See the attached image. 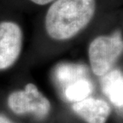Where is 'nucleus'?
<instances>
[{"mask_svg":"<svg viewBox=\"0 0 123 123\" xmlns=\"http://www.w3.org/2000/svg\"><path fill=\"white\" fill-rule=\"evenodd\" d=\"M93 90V83L86 78H82L68 85L62 93L68 101L78 102L87 98Z\"/></svg>","mask_w":123,"mask_h":123,"instance_id":"8","label":"nucleus"},{"mask_svg":"<svg viewBox=\"0 0 123 123\" xmlns=\"http://www.w3.org/2000/svg\"><path fill=\"white\" fill-rule=\"evenodd\" d=\"M73 110L87 123H105L110 113V105L105 101L92 98L75 102Z\"/></svg>","mask_w":123,"mask_h":123,"instance_id":"5","label":"nucleus"},{"mask_svg":"<svg viewBox=\"0 0 123 123\" xmlns=\"http://www.w3.org/2000/svg\"><path fill=\"white\" fill-rule=\"evenodd\" d=\"M101 87L110 101L117 107L123 105V77L119 70H110L102 76Z\"/></svg>","mask_w":123,"mask_h":123,"instance_id":"6","label":"nucleus"},{"mask_svg":"<svg viewBox=\"0 0 123 123\" xmlns=\"http://www.w3.org/2000/svg\"><path fill=\"white\" fill-rule=\"evenodd\" d=\"M122 50L123 42L119 32L93 39L89 46V58L94 74L103 76L111 70Z\"/></svg>","mask_w":123,"mask_h":123,"instance_id":"2","label":"nucleus"},{"mask_svg":"<svg viewBox=\"0 0 123 123\" xmlns=\"http://www.w3.org/2000/svg\"><path fill=\"white\" fill-rule=\"evenodd\" d=\"M8 105L17 114L32 113L41 119L47 116L50 110V102L33 83H28L24 90L12 93L8 98Z\"/></svg>","mask_w":123,"mask_h":123,"instance_id":"3","label":"nucleus"},{"mask_svg":"<svg viewBox=\"0 0 123 123\" xmlns=\"http://www.w3.org/2000/svg\"><path fill=\"white\" fill-rule=\"evenodd\" d=\"M96 10L95 0H55L46 16V30L56 40H67L86 27Z\"/></svg>","mask_w":123,"mask_h":123,"instance_id":"1","label":"nucleus"},{"mask_svg":"<svg viewBox=\"0 0 123 123\" xmlns=\"http://www.w3.org/2000/svg\"><path fill=\"white\" fill-rule=\"evenodd\" d=\"M23 31L13 22L0 23V70L11 66L18 59L23 46Z\"/></svg>","mask_w":123,"mask_h":123,"instance_id":"4","label":"nucleus"},{"mask_svg":"<svg viewBox=\"0 0 123 123\" xmlns=\"http://www.w3.org/2000/svg\"><path fill=\"white\" fill-rule=\"evenodd\" d=\"M86 69L82 66L73 64H62L56 68L55 79L58 86L63 92L68 85L80 78H86Z\"/></svg>","mask_w":123,"mask_h":123,"instance_id":"7","label":"nucleus"},{"mask_svg":"<svg viewBox=\"0 0 123 123\" xmlns=\"http://www.w3.org/2000/svg\"><path fill=\"white\" fill-rule=\"evenodd\" d=\"M31 1L38 5H46L51 2L55 1V0H31Z\"/></svg>","mask_w":123,"mask_h":123,"instance_id":"9","label":"nucleus"},{"mask_svg":"<svg viewBox=\"0 0 123 123\" xmlns=\"http://www.w3.org/2000/svg\"><path fill=\"white\" fill-rule=\"evenodd\" d=\"M0 123H12L9 121L6 117H5L2 115H0Z\"/></svg>","mask_w":123,"mask_h":123,"instance_id":"10","label":"nucleus"}]
</instances>
